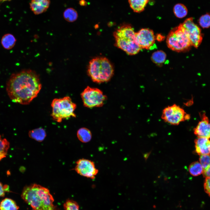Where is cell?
Segmentation results:
<instances>
[{
	"mask_svg": "<svg viewBox=\"0 0 210 210\" xmlns=\"http://www.w3.org/2000/svg\"><path fill=\"white\" fill-rule=\"evenodd\" d=\"M41 88L37 74L27 69L12 74L7 82L6 89L12 102L27 105L37 97Z\"/></svg>",
	"mask_w": 210,
	"mask_h": 210,
	"instance_id": "cell-1",
	"label": "cell"
},
{
	"mask_svg": "<svg viewBox=\"0 0 210 210\" xmlns=\"http://www.w3.org/2000/svg\"><path fill=\"white\" fill-rule=\"evenodd\" d=\"M21 196L32 210H57L49 190L39 185L34 183L25 187Z\"/></svg>",
	"mask_w": 210,
	"mask_h": 210,
	"instance_id": "cell-2",
	"label": "cell"
},
{
	"mask_svg": "<svg viewBox=\"0 0 210 210\" xmlns=\"http://www.w3.org/2000/svg\"><path fill=\"white\" fill-rule=\"evenodd\" d=\"M114 36L116 46L128 55H135L141 49L136 41V33L129 24L119 27L114 32Z\"/></svg>",
	"mask_w": 210,
	"mask_h": 210,
	"instance_id": "cell-3",
	"label": "cell"
},
{
	"mask_svg": "<svg viewBox=\"0 0 210 210\" xmlns=\"http://www.w3.org/2000/svg\"><path fill=\"white\" fill-rule=\"evenodd\" d=\"M114 68L106 58L97 57L89 62L87 72L92 80L97 83L108 81L114 74Z\"/></svg>",
	"mask_w": 210,
	"mask_h": 210,
	"instance_id": "cell-4",
	"label": "cell"
},
{
	"mask_svg": "<svg viewBox=\"0 0 210 210\" xmlns=\"http://www.w3.org/2000/svg\"><path fill=\"white\" fill-rule=\"evenodd\" d=\"M51 106L52 108L51 116L54 120L58 123L63 119L76 117L74 111L76 105L69 97L54 99Z\"/></svg>",
	"mask_w": 210,
	"mask_h": 210,
	"instance_id": "cell-5",
	"label": "cell"
},
{
	"mask_svg": "<svg viewBox=\"0 0 210 210\" xmlns=\"http://www.w3.org/2000/svg\"><path fill=\"white\" fill-rule=\"evenodd\" d=\"M166 43L169 48L179 52L186 51L192 46L187 34L181 24L171 31L167 37Z\"/></svg>",
	"mask_w": 210,
	"mask_h": 210,
	"instance_id": "cell-6",
	"label": "cell"
},
{
	"mask_svg": "<svg viewBox=\"0 0 210 210\" xmlns=\"http://www.w3.org/2000/svg\"><path fill=\"white\" fill-rule=\"evenodd\" d=\"M190 118V115L183 109L176 104L164 108L161 115V118L164 121L173 125H178Z\"/></svg>",
	"mask_w": 210,
	"mask_h": 210,
	"instance_id": "cell-7",
	"label": "cell"
},
{
	"mask_svg": "<svg viewBox=\"0 0 210 210\" xmlns=\"http://www.w3.org/2000/svg\"><path fill=\"white\" fill-rule=\"evenodd\" d=\"M84 105L89 108L100 107L104 104L106 96L100 89L87 87L81 94Z\"/></svg>",
	"mask_w": 210,
	"mask_h": 210,
	"instance_id": "cell-8",
	"label": "cell"
},
{
	"mask_svg": "<svg viewBox=\"0 0 210 210\" xmlns=\"http://www.w3.org/2000/svg\"><path fill=\"white\" fill-rule=\"evenodd\" d=\"M180 24L187 34L192 46L197 48L202 40L200 28L194 22L192 18L187 19Z\"/></svg>",
	"mask_w": 210,
	"mask_h": 210,
	"instance_id": "cell-9",
	"label": "cell"
},
{
	"mask_svg": "<svg viewBox=\"0 0 210 210\" xmlns=\"http://www.w3.org/2000/svg\"><path fill=\"white\" fill-rule=\"evenodd\" d=\"M76 164L75 170L82 176L94 179L98 173L94 162L90 160L80 159L76 161Z\"/></svg>",
	"mask_w": 210,
	"mask_h": 210,
	"instance_id": "cell-10",
	"label": "cell"
},
{
	"mask_svg": "<svg viewBox=\"0 0 210 210\" xmlns=\"http://www.w3.org/2000/svg\"><path fill=\"white\" fill-rule=\"evenodd\" d=\"M137 42L141 49H152L154 46L155 37L153 30L143 28L136 33Z\"/></svg>",
	"mask_w": 210,
	"mask_h": 210,
	"instance_id": "cell-11",
	"label": "cell"
},
{
	"mask_svg": "<svg viewBox=\"0 0 210 210\" xmlns=\"http://www.w3.org/2000/svg\"><path fill=\"white\" fill-rule=\"evenodd\" d=\"M201 120L194 129L195 134L198 137L210 138V121L205 113L201 114Z\"/></svg>",
	"mask_w": 210,
	"mask_h": 210,
	"instance_id": "cell-12",
	"label": "cell"
},
{
	"mask_svg": "<svg viewBox=\"0 0 210 210\" xmlns=\"http://www.w3.org/2000/svg\"><path fill=\"white\" fill-rule=\"evenodd\" d=\"M195 150L199 155L210 154V140L204 137H198L195 140Z\"/></svg>",
	"mask_w": 210,
	"mask_h": 210,
	"instance_id": "cell-13",
	"label": "cell"
},
{
	"mask_svg": "<svg viewBox=\"0 0 210 210\" xmlns=\"http://www.w3.org/2000/svg\"><path fill=\"white\" fill-rule=\"evenodd\" d=\"M50 0H32L29 3L30 8L36 15L45 12L49 7Z\"/></svg>",
	"mask_w": 210,
	"mask_h": 210,
	"instance_id": "cell-14",
	"label": "cell"
},
{
	"mask_svg": "<svg viewBox=\"0 0 210 210\" xmlns=\"http://www.w3.org/2000/svg\"><path fill=\"white\" fill-rule=\"evenodd\" d=\"M149 0H128L131 8L134 12L140 13L145 9Z\"/></svg>",
	"mask_w": 210,
	"mask_h": 210,
	"instance_id": "cell-15",
	"label": "cell"
},
{
	"mask_svg": "<svg viewBox=\"0 0 210 210\" xmlns=\"http://www.w3.org/2000/svg\"><path fill=\"white\" fill-rule=\"evenodd\" d=\"M200 162L203 168L202 174L205 178L210 177V155H200Z\"/></svg>",
	"mask_w": 210,
	"mask_h": 210,
	"instance_id": "cell-16",
	"label": "cell"
},
{
	"mask_svg": "<svg viewBox=\"0 0 210 210\" xmlns=\"http://www.w3.org/2000/svg\"><path fill=\"white\" fill-rule=\"evenodd\" d=\"M16 40L14 36L10 34H6L2 37L1 43L5 49L10 50L13 48L15 44Z\"/></svg>",
	"mask_w": 210,
	"mask_h": 210,
	"instance_id": "cell-17",
	"label": "cell"
},
{
	"mask_svg": "<svg viewBox=\"0 0 210 210\" xmlns=\"http://www.w3.org/2000/svg\"><path fill=\"white\" fill-rule=\"evenodd\" d=\"M29 137L38 142H41L46 136L44 130L41 128L35 129L30 131L28 133Z\"/></svg>",
	"mask_w": 210,
	"mask_h": 210,
	"instance_id": "cell-18",
	"label": "cell"
},
{
	"mask_svg": "<svg viewBox=\"0 0 210 210\" xmlns=\"http://www.w3.org/2000/svg\"><path fill=\"white\" fill-rule=\"evenodd\" d=\"M77 135L79 140L84 143L89 142L92 138V134L90 131L85 127L79 129L77 131Z\"/></svg>",
	"mask_w": 210,
	"mask_h": 210,
	"instance_id": "cell-19",
	"label": "cell"
},
{
	"mask_svg": "<svg viewBox=\"0 0 210 210\" xmlns=\"http://www.w3.org/2000/svg\"><path fill=\"white\" fill-rule=\"evenodd\" d=\"M19 206L13 200L6 198L0 202V210H18Z\"/></svg>",
	"mask_w": 210,
	"mask_h": 210,
	"instance_id": "cell-20",
	"label": "cell"
},
{
	"mask_svg": "<svg viewBox=\"0 0 210 210\" xmlns=\"http://www.w3.org/2000/svg\"><path fill=\"white\" fill-rule=\"evenodd\" d=\"M166 55L163 51L158 50L154 52L151 57L152 61L158 65H161L165 62Z\"/></svg>",
	"mask_w": 210,
	"mask_h": 210,
	"instance_id": "cell-21",
	"label": "cell"
},
{
	"mask_svg": "<svg viewBox=\"0 0 210 210\" xmlns=\"http://www.w3.org/2000/svg\"><path fill=\"white\" fill-rule=\"evenodd\" d=\"M63 16L64 19L67 21L73 22L77 19L78 14L75 9L72 8H69L64 10Z\"/></svg>",
	"mask_w": 210,
	"mask_h": 210,
	"instance_id": "cell-22",
	"label": "cell"
},
{
	"mask_svg": "<svg viewBox=\"0 0 210 210\" xmlns=\"http://www.w3.org/2000/svg\"><path fill=\"white\" fill-rule=\"evenodd\" d=\"M173 11L175 16L179 18L185 17L187 15L188 12L186 7L184 5L180 3L175 5Z\"/></svg>",
	"mask_w": 210,
	"mask_h": 210,
	"instance_id": "cell-23",
	"label": "cell"
},
{
	"mask_svg": "<svg viewBox=\"0 0 210 210\" xmlns=\"http://www.w3.org/2000/svg\"><path fill=\"white\" fill-rule=\"evenodd\" d=\"M188 169L190 174L195 176L202 174L203 170L201 164L198 161L195 162L189 165Z\"/></svg>",
	"mask_w": 210,
	"mask_h": 210,
	"instance_id": "cell-24",
	"label": "cell"
},
{
	"mask_svg": "<svg viewBox=\"0 0 210 210\" xmlns=\"http://www.w3.org/2000/svg\"><path fill=\"white\" fill-rule=\"evenodd\" d=\"M9 148V142L0 135V161L6 157Z\"/></svg>",
	"mask_w": 210,
	"mask_h": 210,
	"instance_id": "cell-25",
	"label": "cell"
},
{
	"mask_svg": "<svg viewBox=\"0 0 210 210\" xmlns=\"http://www.w3.org/2000/svg\"><path fill=\"white\" fill-rule=\"evenodd\" d=\"M199 25L203 28L210 27V14L207 13L201 16L198 20Z\"/></svg>",
	"mask_w": 210,
	"mask_h": 210,
	"instance_id": "cell-26",
	"label": "cell"
},
{
	"mask_svg": "<svg viewBox=\"0 0 210 210\" xmlns=\"http://www.w3.org/2000/svg\"><path fill=\"white\" fill-rule=\"evenodd\" d=\"M65 210H79V206L76 201L71 199L67 200L64 204Z\"/></svg>",
	"mask_w": 210,
	"mask_h": 210,
	"instance_id": "cell-27",
	"label": "cell"
},
{
	"mask_svg": "<svg viewBox=\"0 0 210 210\" xmlns=\"http://www.w3.org/2000/svg\"><path fill=\"white\" fill-rule=\"evenodd\" d=\"M204 188L205 192L210 197V177L206 178Z\"/></svg>",
	"mask_w": 210,
	"mask_h": 210,
	"instance_id": "cell-28",
	"label": "cell"
},
{
	"mask_svg": "<svg viewBox=\"0 0 210 210\" xmlns=\"http://www.w3.org/2000/svg\"><path fill=\"white\" fill-rule=\"evenodd\" d=\"M9 191V186L6 185H3L0 182V197L4 196L5 192Z\"/></svg>",
	"mask_w": 210,
	"mask_h": 210,
	"instance_id": "cell-29",
	"label": "cell"
},
{
	"mask_svg": "<svg viewBox=\"0 0 210 210\" xmlns=\"http://www.w3.org/2000/svg\"><path fill=\"white\" fill-rule=\"evenodd\" d=\"M79 4L82 6H85L86 5V2L85 0H81L79 1Z\"/></svg>",
	"mask_w": 210,
	"mask_h": 210,
	"instance_id": "cell-30",
	"label": "cell"
},
{
	"mask_svg": "<svg viewBox=\"0 0 210 210\" xmlns=\"http://www.w3.org/2000/svg\"><path fill=\"white\" fill-rule=\"evenodd\" d=\"M11 0H0V2H3L7 1H10Z\"/></svg>",
	"mask_w": 210,
	"mask_h": 210,
	"instance_id": "cell-31",
	"label": "cell"
}]
</instances>
